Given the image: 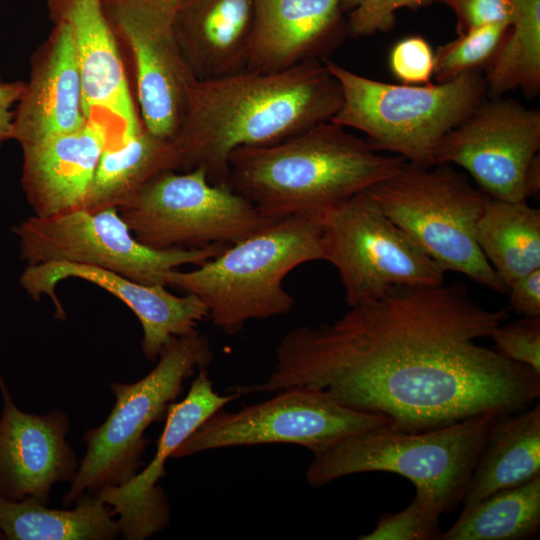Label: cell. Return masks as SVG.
Here are the masks:
<instances>
[{
    "mask_svg": "<svg viewBox=\"0 0 540 540\" xmlns=\"http://www.w3.org/2000/svg\"><path fill=\"white\" fill-rule=\"evenodd\" d=\"M507 317L460 282L398 286L332 322L291 329L269 376L231 389L242 396L307 387L409 432L515 413L539 399L540 375L477 343Z\"/></svg>",
    "mask_w": 540,
    "mask_h": 540,
    "instance_id": "obj_1",
    "label": "cell"
},
{
    "mask_svg": "<svg viewBox=\"0 0 540 540\" xmlns=\"http://www.w3.org/2000/svg\"><path fill=\"white\" fill-rule=\"evenodd\" d=\"M341 103L340 85L323 60L196 81L171 140L175 171L203 168L211 183L228 185L232 151L274 144L330 121Z\"/></svg>",
    "mask_w": 540,
    "mask_h": 540,
    "instance_id": "obj_2",
    "label": "cell"
},
{
    "mask_svg": "<svg viewBox=\"0 0 540 540\" xmlns=\"http://www.w3.org/2000/svg\"><path fill=\"white\" fill-rule=\"evenodd\" d=\"M405 162L330 120L274 144L235 149L227 182L278 220L319 214L392 176Z\"/></svg>",
    "mask_w": 540,
    "mask_h": 540,
    "instance_id": "obj_3",
    "label": "cell"
},
{
    "mask_svg": "<svg viewBox=\"0 0 540 540\" xmlns=\"http://www.w3.org/2000/svg\"><path fill=\"white\" fill-rule=\"evenodd\" d=\"M324 258L319 214H301L275 220L193 270L168 272L165 280L198 297L213 325L236 335L249 321L289 313L296 301L283 287L284 278Z\"/></svg>",
    "mask_w": 540,
    "mask_h": 540,
    "instance_id": "obj_4",
    "label": "cell"
},
{
    "mask_svg": "<svg viewBox=\"0 0 540 540\" xmlns=\"http://www.w3.org/2000/svg\"><path fill=\"white\" fill-rule=\"evenodd\" d=\"M338 81L342 103L331 121L367 136L377 151L430 168L443 137L484 99L480 70L437 84H391L359 75L323 60Z\"/></svg>",
    "mask_w": 540,
    "mask_h": 540,
    "instance_id": "obj_5",
    "label": "cell"
},
{
    "mask_svg": "<svg viewBox=\"0 0 540 540\" xmlns=\"http://www.w3.org/2000/svg\"><path fill=\"white\" fill-rule=\"evenodd\" d=\"M479 414L440 428L409 432L382 425L314 454L305 478L313 488L364 472L402 475L429 490L443 513L462 503L476 459L496 416Z\"/></svg>",
    "mask_w": 540,
    "mask_h": 540,
    "instance_id": "obj_6",
    "label": "cell"
},
{
    "mask_svg": "<svg viewBox=\"0 0 540 540\" xmlns=\"http://www.w3.org/2000/svg\"><path fill=\"white\" fill-rule=\"evenodd\" d=\"M157 360L154 369L140 380L111 383L115 404L100 426L83 435L87 449L62 499L65 507L84 494L123 485L138 473L147 444L145 430L165 419L184 381L197 368L212 362L209 338L198 330L172 337Z\"/></svg>",
    "mask_w": 540,
    "mask_h": 540,
    "instance_id": "obj_7",
    "label": "cell"
},
{
    "mask_svg": "<svg viewBox=\"0 0 540 540\" xmlns=\"http://www.w3.org/2000/svg\"><path fill=\"white\" fill-rule=\"evenodd\" d=\"M366 191L445 272H459L495 292L508 293L475 240V226L489 196L474 188L466 175L447 164L426 168L406 161Z\"/></svg>",
    "mask_w": 540,
    "mask_h": 540,
    "instance_id": "obj_8",
    "label": "cell"
},
{
    "mask_svg": "<svg viewBox=\"0 0 540 540\" xmlns=\"http://www.w3.org/2000/svg\"><path fill=\"white\" fill-rule=\"evenodd\" d=\"M118 211L139 242L161 250L229 246L275 221L203 168L155 175Z\"/></svg>",
    "mask_w": 540,
    "mask_h": 540,
    "instance_id": "obj_9",
    "label": "cell"
},
{
    "mask_svg": "<svg viewBox=\"0 0 540 540\" xmlns=\"http://www.w3.org/2000/svg\"><path fill=\"white\" fill-rule=\"evenodd\" d=\"M20 257L27 266L52 262L94 266L147 285H166V274L203 262L227 246L154 249L139 242L118 208H83L32 215L13 228Z\"/></svg>",
    "mask_w": 540,
    "mask_h": 540,
    "instance_id": "obj_10",
    "label": "cell"
},
{
    "mask_svg": "<svg viewBox=\"0 0 540 540\" xmlns=\"http://www.w3.org/2000/svg\"><path fill=\"white\" fill-rule=\"evenodd\" d=\"M324 260L338 271L346 304L398 286H436L445 271L393 223L366 190L319 213Z\"/></svg>",
    "mask_w": 540,
    "mask_h": 540,
    "instance_id": "obj_11",
    "label": "cell"
},
{
    "mask_svg": "<svg viewBox=\"0 0 540 540\" xmlns=\"http://www.w3.org/2000/svg\"><path fill=\"white\" fill-rule=\"evenodd\" d=\"M388 424L391 420L386 416L356 411L321 391L292 386L235 412L219 409L176 449L172 458L277 443L299 445L314 455L351 435Z\"/></svg>",
    "mask_w": 540,
    "mask_h": 540,
    "instance_id": "obj_12",
    "label": "cell"
},
{
    "mask_svg": "<svg viewBox=\"0 0 540 540\" xmlns=\"http://www.w3.org/2000/svg\"><path fill=\"white\" fill-rule=\"evenodd\" d=\"M130 54L145 129L172 140L196 83L176 40L174 6L162 0H102Z\"/></svg>",
    "mask_w": 540,
    "mask_h": 540,
    "instance_id": "obj_13",
    "label": "cell"
},
{
    "mask_svg": "<svg viewBox=\"0 0 540 540\" xmlns=\"http://www.w3.org/2000/svg\"><path fill=\"white\" fill-rule=\"evenodd\" d=\"M539 149V109L495 96L443 137L435 158L465 169L490 198L518 202L526 200L527 170Z\"/></svg>",
    "mask_w": 540,
    "mask_h": 540,
    "instance_id": "obj_14",
    "label": "cell"
},
{
    "mask_svg": "<svg viewBox=\"0 0 540 540\" xmlns=\"http://www.w3.org/2000/svg\"><path fill=\"white\" fill-rule=\"evenodd\" d=\"M48 6L52 20L70 29L87 119L106 126L109 145L142 130L118 39L102 0H48Z\"/></svg>",
    "mask_w": 540,
    "mask_h": 540,
    "instance_id": "obj_15",
    "label": "cell"
},
{
    "mask_svg": "<svg viewBox=\"0 0 540 540\" xmlns=\"http://www.w3.org/2000/svg\"><path fill=\"white\" fill-rule=\"evenodd\" d=\"M239 397L233 391L227 395L216 392L207 367H201L186 396L169 404L156 453L148 466L125 484L97 493L118 516L124 539L144 540L168 527L170 506L158 485L165 476L167 460L206 419Z\"/></svg>",
    "mask_w": 540,
    "mask_h": 540,
    "instance_id": "obj_16",
    "label": "cell"
},
{
    "mask_svg": "<svg viewBox=\"0 0 540 540\" xmlns=\"http://www.w3.org/2000/svg\"><path fill=\"white\" fill-rule=\"evenodd\" d=\"M75 278L90 282L123 302L137 317L142 329V352L148 361L158 359L163 346L175 336L197 330L208 319L204 303L192 294L175 295L165 285H147L102 268L52 262L26 266L20 285L33 299L50 297L59 319L65 312L56 296L57 284Z\"/></svg>",
    "mask_w": 540,
    "mask_h": 540,
    "instance_id": "obj_17",
    "label": "cell"
},
{
    "mask_svg": "<svg viewBox=\"0 0 540 540\" xmlns=\"http://www.w3.org/2000/svg\"><path fill=\"white\" fill-rule=\"evenodd\" d=\"M0 392V497L47 505L53 486L71 482L79 466L66 440L69 417L60 409L44 415L22 411L1 375Z\"/></svg>",
    "mask_w": 540,
    "mask_h": 540,
    "instance_id": "obj_18",
    "label": "cell"
},
{
    "mask_svg": "<svg viewBox=\"0 0 540 540\" xmlns=\"http://www.w3.org/2000/svg\"><path fill=\"white\" fill-rule=\"evenodd\" d=\"M54 28L31 59L29 81L14 110L13 139L21 147L80 129L87 117L69 27Z\"/></svg>",
    "mask_w": 540,
    "mask_h": 540,
    "instance_id": "obj_19",
    "label": "cell"
},
{
    "mask_svg": "<svg viewBox=\"0 0 540 540\" xmlns=\"http://www.w3.org/2000/svg\"><path fill=\"white\" fill-rule=\"evenodd\" d=\"M109 141L106 126L87 119L76 131L23 146L21 185L33 215L81 208Z\"/></svg>",
    "mask_w": 540,
    "mask_h": 540,
    "instance_id": "obj_20",
    "label": "cell"
},
{
    "mask_svg": "<svg viewBox=\"0 0 540 540\" xmlns=\"http://www.w3.org/2000/svg\"><path fill=\"white\" fill-rule=\"evenodd\" d=\"M341 0H253L248 69L278 72L322 60L341 36Z\"/></svg>",
    "mask_w": 540,
    "mask_h": 540,
    "instance_id": "obj_21",
    "label": "cell"
},
{
    "mask_svg": "<svg viewBox=\"0 0 540 540\" xmlns=\"http://www.w3.org/2000/svg\"><path fill=\"white\" fill-rule=\"evenodd\" d=\"M253 0H183L174 11L180 51L197 81L248 69Z\"/></svg>",
    "mask_w": 540,
    "mask_h": 540,
    "instance_id": "obj_22",
    "label": "cell"
},
{
    "mask_svg": "<svg viewBox=\"0 0 540 540\" xmlns=\"http://www.w3.org/2000/svg\"><path fill=\"white\" fill-rule=\"evenodd\" d=\"M540 476V405L494 419L462 500L469 506Z\"/></svg>",
    "mask_w": 540,
    "mask_h": 540,
    "instance_id": "obj_23",
    "label": "cell"
},
{
    "mask_svg": "<svg viewBox=\"0 0 540 540\" xmlns=\"http://www.w3.org/2000/svg\"><path fill=\"white\" fill-rule=\"evenodd\" d=\"M70 510L34 499L0 497V531L7 540H111L121 534L118 519L97 494H84Z\"/></svg>",
    "mask_w": 540,
    "mask_h": 540,
    "instance_id": "obj_24",
    "label": "cell"
},
{
    "mask_svg": "<svg viewBox=\"0 0 540 540\" xmlns=\"http://www.w3.org/2000/svg\"><path fill=\"white\" fill-rule=\"evenodd\" d=\"M475 240L505 286L540 269V210L525 201L487 198Z\"/></svg>",
    "mask_w": 540,
    "mask_h": 540,
    "instance_id": "obj_25",
    "label": "cell"
},
{
    "mask_svg": "<svg viewBox=\"0 0 540 540\" xmlns=\"http://www.w3.org/2000/svg\"><path fill=\"white\" fill-rule=\"evenodd\" d=\"M175 171L171 140L145 127L121 143L106 146L81 208L97 211L118 208L155 175Z\"/></svg>",
    "mask_w": 540,
    "mask_h": 540,
    "instance_id": "obj_26",
    "label": "cell"
},
{
    "mask_svg": "<svg viewBox=\"0 0 540 540\" xmlns=\"http://www.w3.org/2000/svg\"><path fill=\"white\" fill-rule=\"evenodd\" d=\"M540 527V476L499 490L463 510L441 540H520Z\"/></svg>",
    "mask_w": 540,
    "mask_h": 540,
    "instance_id": "obj_27",
    "label": "cell"
},
{
    "mask_svg": "<svg viewBox=\"0 0 540 540\" xmlns=\"http://www.w3.org/2000/svg\"><path fill=\"white\" fill-rule=\"evenodd\" d=\"M510 1L512 22L486 66V92L495 97L520 88L534 96L540 90V0Z\"/></svg>",
    "mask_w": 540,
    "mask_h": 540,
    "instance_id": "obj_28",
    "label": "cell"
},
{
    "mask_svg": "<svg viewBox=\"0 0 540 540\" xmlns=\"http://www.w3.org/2000/svg\"><path fill=\"white\" fill-rule=\"evenodd\" d=\"M510 25L497 23L471 29L437 48L434 77L446 82L487 66L498 50Z\"/></svg>",
    "mask_w": 540,
    "mask_h": 540,
    "instance_id": "obj_29",
    "label": "cell"
},
{
    "mask_svg": "<svg viewBox=\"0 0 540 540\" xmlns=\"http://www.w3.org/2000/svg\"><path fill=\"white\" fill-rule=\"evenodd\" d=\"M408 506L398 512L384 513L375 528L358 536L359 540H435L441 538L442 509L427 489L415 487Z\"/></svg>",
    "mask_w": 540,
    "mask_h": 540,
    "instance_id": "obj_30",
    "label": "cell"
},
{
    "mask_svg": "<svg viewBox=\"0 0 540 540\" xmlns=\"http://www.w3.org/2000/svg\"><path fill=\"white\" fill-rule=\"evenodd\" d=\"M436 0H341L347 12L346 31L353 37H368L394 27L395 13L401 8L418 9Z\"/></svg>",
    "mask_w": 540,
    "mask_h": 540,
    "instance_id": "obj_31",
    "label": "cell"
},
{
    "mask_svg": "<svg viewBox=\"0 0 540 540\" xmlns=\"http://www.w3.org/2000/svg\"><path fill=\"white\" fill-rule=\"evenodd\" d=\"M503 357L529 367L540 375V317L499 325L490 336Z\"/></svg>",
    "mask_w": 540,
    "mask_h": 540,
    "instance_id": "obj_32",
    "label": "cell"
},
{
    "mask_svg": "<svg viewBox=\"0 0 540 540\" xmlns=\"http://www.w3.org/2000/svg\"><path fill=\"white\" fill-rule=\"evenodd\" d=\"M389 67L402 84L425 85L434 75L435 53L425 38L408 36L391 48Z\"/></svg>",
    "mask_w": 540,
    "mask_h": 540,
    "instance_id": "obj_33",
    "label": "cell"
},
{
    "mask_svg": "<svg viewBox=\"0 0 540 540\" xmlns=\"http://www.w3.org/2000/svg\"><path fill=\"white\" fill-rule=\"evenodd\" d=\"M448 5L457 17V34L489 24L511 25L510 0H436Z\"/></svg>",
    "mask_w": 540,
    "mask_h": 540,
    "instance_id": "obj_34",
    "label": "cell"
},
{
    "mask_svg": "<svg viewBox=\"0 0 540 540\" xmlns=\"http://www.w3.org/2000/svg\"><path fill=\"white\" fill-rule=\"evenodd\" d=\"M507 294L516 313L524 317H540V269L512 283Z\"/></svg>",
    "mask_w": 540,
    "mask_h": 540,
    "instance_id": "obj_35",
    "label": "cell"
},
{
    "mask_svg": "<svg viewBox=\"0 0 540 540\" xmlns=\"http://www.w3.org/2000/svg\"><path fill=\"white\" fill-rule=\"evenodd\" d=\"M24 88L23 81H0V149L6 141L13 139L14 110Z\"/></svg>",
    "mask_w": 540,
    "mask_h": 540,
    "instance_id": "obj_36",
    "label": "cell"
},
{
    "mask_svg": "<svg viewBox=\"0 0 540 540\" xmlns=\"http://www.w3.org/2000/svg\"><path fill=\"white\" fill-rule=\"evenodd\" d=\"M540 189V158L539 154L534 157L529 165L525 178L526 198L536 195Z\"/></svg>",
    "mask_w": 540,
    "mask_h": 540,
    "instance_id": "obj_37",
    "label": "cell"
},
{
    "mask_svg": "<svg viewBox=\"0 0 540 540\" xmlns=\"http://www.w3.org/2000/svg\"><path fill=\"white\" fill-rule=\"evenodd\" d=\"M174 7H177L183 0H162Z\"/></svg>",
    "mask_w": 540,
    "mask_h": 540,
    "instance_id": "obj_38",
    "label": "cell"
},
{
    "mask_svg": "<svg viewBox=\"0 0 540 540\" xmlns=\"http://www.w3.org/2000/svg\"><path fill=\"white\" fill-rule=\"evenodd\" d=\"M5 539L4 535L2 534V532L0 531V540H3Z\"/></svg>",
    "mask_w": 540,
    "mask_h": 540,
    "instance_id": "obj_39",
    "label": "cell"
},
{
    "mask_svg": "<svg viewBox=\"0 0 540 540\" xmlns=\"http://www.w3.org/2000/svg\"><path fill=\"white\" fill-rule=\"evenodd\" d=\"M0 81H1V76H0Z\"/></svg>",
    "mask_w": 540,
    "mask_h": 540,
    "instance_id": "obj_40",
    "label": "cell"
}]
</instances>
